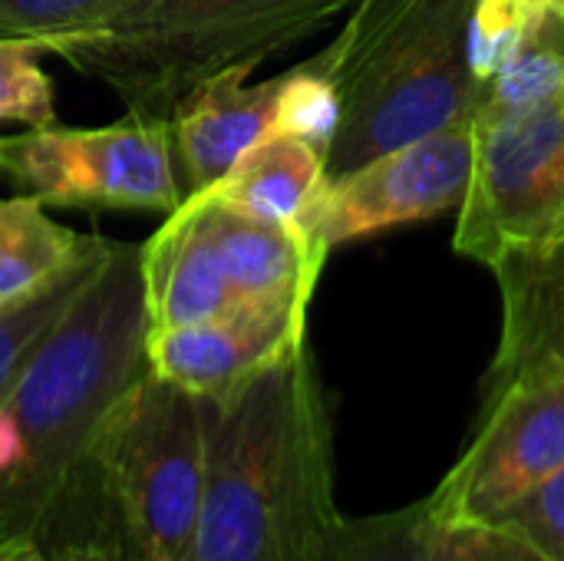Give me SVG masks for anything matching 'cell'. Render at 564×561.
Here are the masks:
<instances>
[{
  "label": "cell",
  "instance_id": "cell-1",
  "mask_svg": "<svg viewBox=\"0 0 564 561\" xmlns=\"http://www.w3.org/2000/svg\"><path fill=\"white\" fill-rule=\"evenodd\" d=\"M149 374V314L139 248L109 255L40 337L0 397L23 436V460L0 479V539L53 546L109 516L99 443L122 400Z\"/></svg>",
  "mask_w": 564,
  "mask_h": 561
},
{
  "label": "cell",
  "instance_id": "cell-2",
  "mask_svg": "<svg viewBox=\"0 0 564 561\" xmlns=\"http://www.w3.org/2000/svg\"><path fill=\"white\" fill-rule=\"evenodd\" d=\"M198 400L205 499L195 561H327L344 516L330 410L307 344Z\"/></svg>",
  "mask_w": 564,
  "mask_h": 561
},
{
  "label": "cell",
  "instance_id": "cell-3",
  "mask_svg": "<svg viewBox=\"0 0 564 561\" xmlns=\"http://www.w3.org/2000/svg\"><path fill=\"white\" fill-rule=\"evenodd\" d=\"M473 7L476 0H354L340 33L314 56L340 103L327 179L476 116Z\"/></svg>",
  "mask_w": 564,
  "mask_h": 561
},
{
  "label": "cell",
  "instance_id": "cell-4",
  "mask_svg": "<svg viewBox=\"0 0 564 561\" xmlns=\"http://www.w3.org/2000/svg\"><path fill=\"white\" fill-rule=\"evenodd\" d=\"M350 7L354 0H119L50 53L109 86L129 112L172 119L212 76L258 69Z\"/></svg>",
  "mask_w": 564,
  "mask_h": 561
},
{
  "label": "cell",
  "instance_id": "cell-5",
  "mask_svg": "<svg viewBox=\"0 0 564 561\" xmlns=\"http://www.w3.org/2000/svg\"><path fill=\"white\" fill-rule=\"evenodd\" d=\"M96 470L106 509L135 561H195L205 499L198 397L149 367L106 427Z\"/></svg>",
  "mask_w": 564,
  "mask_h": 561
},
{
  "label": "cell",
  "instance_id": "cell-6",
  "mask_svg": "<svg viewBox=\"0 0 564 561\" xmlns=\"http://www.w3.org/2000/svg\"><path fill=\"white\" fill-rule=\"evenodd\" d=\"M564 231V89L525 106L476 109L473 172L456 255L499 265Z\"/></svg>",
  "mask_w": 564,
  "mask_h": 561
},
{
  "label": "cell",
  "instance_id": "cell-7",
  "mask_svg": "<svg viewBox=\"0 0 564 561\" xmlns=\"http://www.w3.org/2000/svg\"><path fill=\"white\" fill-rule=\"evenodd\" d=\"M564 470V364H532L482 397L476 430L430 493L443 526H496Z\"/></svg>",
  "mask_w": 564,
  "mask_h": 561
},
{
  "label": "cell",
  "instance_id": "cell-8",
  "mask_svg": "<svg viewBox=\"0 0 564 561\" xmlns=\"http://www.w3.org/2000/svg\"><path fill=\"white\" fill-rule=\"evenodd\" d=\"M172 155V122L135 112L99 129L53 122L0 139V169L43 205L172 212L185 198Z\"/></svg>",
  "mask_w": 564,
  "mask_h": 561
},
{
  "label": "cell",
  "instance_id": "cell-9",
  "mask_svg": "<svg viewBox=\"0 0 564 561\" xmlns=\"http://www.w3.org/2000/svg\"><path fill=\"white\" fill-rule=\"evenodd\" d=\"M473 122L476 116H463L347 175L324 179L301 222L307 241L330 255L337 245L459 208L473 172Z\"/></svg>",
  "mask_w": 564,
  "mask_h": 561
},
{
  "label": "cell",
  "instance_id": "cell-10",
  "mask_svg": "<svg viewBox=\"0 0 564 561\" xmlns=\"http://www.w3.org/2000/svg\"><path fill=\"white\" fill-rule=\"evenodd\" d=\"M307 344V311L241 308L221 321L149 331V367L192 397H218Z\"/></svg>",
  "mask_w": 564,
  "mask_h": 561
},
{
  "label": "cell",
  "instance_id": "cell-11",
  "mask_svg": "<svg viewBox=\"0 0 564 561\" xmlns=\"http://www.w3.org/2000/svg\"><path fill=\"white\" fill-rule=\"evenodd\" d=\"M198 195L235 301L241 308L307 311L327 255L301 228L258 218L225 202L215 188H202Z\"/></svg>",
  "mask_w": 564,
  "mask_h": 561
},
{
  "label": "cell",
  "instance_id": "cell-12",
  "mask_svg": "<svg viewBox=\"0 0 564 561\" xmlns=\"http://www.w3.org/2000/svg\"><path fill=\"white\" fill-rule=\"evenodd\" d=\"M139 268L149 331L221 321L241 311L208 235L198 192H185L165 225L139 248Z\"/></svg>",
  "mask_w": 564,
  "mask_h": 561
},
{
  "label": "cell",
  "instance_id": "cell-13",
  "mask_svg": "<svg viewBox=\"0 0 564 561\" xmlns=\"http://www.w3.org/2000/svg\"><path fill=\"white\" fill-rule=\"evenodd\" d=\"M254 69L235 66L195 93L172 112V145L185 165L188 192H202L228 175V169L274 129L284 73L264 83H245Z\"/></svg>",
  "mask_w": 564,
  "mask_h": 561
},
{
  "label": "cell",
  "instance_id": "cell-14",
  "mask_svg": "<svg viewBox=\"0 0 564 561\" xmlns=\"http://www.w3.org/2000/svg\"><path fill=\"white\" fill-rule=\"evenodd\" d=\"M492 274L502 291V334L482 397L532 364H564V231L506 255Z\"/></svg>",
  "mask_w": 564,
  "mask_h": 561
},
{
  "label": "cell",
  "instance_id": "cell-15",
  "mask_svg": "<svg viewBox=\"0 0 564 561\" xmlns=\"http://www.w3.org/2000/svg\"><path fill=\"white\" fill-rule=\"evenodd\" d=\"M102 241L53 222L36 195L0 198V314L56 288Z\"/></svg>",
  "mask_w": 564,
  "mask_h": 561
},
{
  "label": "cell",
  "instance_id": "cell-16",
  "mask_svg": "<svg viewBox=\"0 0 564 561\" xmlns=\"http://www.w3.org/2000/svg\"><path fill=\"white\" fill-rule=\"evenodd\" d=\"M327 179V152L288 136L268 132L258 139L221 182L208 185L225 202L291 228H301L314 195Z\"/></svg>",
  "mask_w": 564,
  "mask_h": 561
},
{
  "label": "cell",
  "instance_id": "cell-17",
  "mask_svg": "<svg viewBox=\"0 0 564 561\" xmlns=\"http://www.w3.org/2000/svg\"><path fill=\"white\" fill-rule=\"evenodd\" d=\"M564 43V13L545 0H476L469 20V66L482 83L512 63Z\"/></svg>",
  "mask_w": 564,
  "mask_h": 561
},
{
  "label": "cell",
  "instance_id": "cell-18",
  "mask_svg": "<svg viewBox=\"0 0 564 561\" xmlns=\"http://www.w3.org/2000/svg\"><path fill=\"white\" fill-rule=\"evenodd\" d=\"M443 522L436 519L433 499L347 519L330 546L327 561H436Z\"/></svg>",
  "mask_w": 564,
  "mask_h": 561
},
{
  "label": "cell",
  "instance_id": "cell-19",
  "mask_svg": "<svg viewBox=\"0 0 564 561\" xmlns=\"http://www.w3.org/2000/svg\"><path fill=\"white\" fill-rule=\"evenodd\" d=\"M109 255V241H102L73 274H66L56 288H50L46 294H40L36 301H26L23 308L3 311L0 314V397L7 393V387L13 384V377L20 374L23 360L30 357V350L40 344V337L59 321V314L73 304V298L89 284V278L99 271V265Z\"/></svg>",
  "mask_w": 564,
  "mask_h": 561
},
{
  "label": "cell",
  "instance_id": "cell-20",
  "mask_svg": "<svg viewBox=\"0 0 564 561\" xmlns=\"http://www.w3.org/2000/svg\"><path fill=\"white\" fill-rule=\"evenodd\" d=\"M46 46L26 36H0V122L46 129L56 122L53 86L40 66Z\"/></svg>",
  "mask_w": 564,
  "mask_h": 561
},
{
  "label": "cell",
  "instance_id": "cell-21",
  "mask_svg": "<svg viewBox=\"0 0 564 561\" xmlns=\"http://www.w3.org/2000/svg\"><path fill=\"white\" fill-rule=\"evenodd\" d=\"M337 119H340V103H337L334 83L317 66V60H307L284 73L271 132L297 136L327 152L337 132Z\"/></svg>",
  "mask_w": 564,
  "mask_h": 561
},
{
  "label": "cell",
  "instance_id": "cell-22",
  "mask_svg": "<svg viewBox=\"0 0 564 561\" xmlns=\"http://www.w3.org/2000/svg\"><path fill=\"white\" fill-rule=\"evenodd\" d=\"M492 529L535 561H564V470L525 493Z\"/></svg>",
  "mask_w": 564,
  "mask_h": 561
},
{
  "label": "cell",
  "instance_id": "cell-23",
  "mask_svg": "<svg viewBox=\"0 0 564 561\" xmlns=\"http://www.w3.org/2000/svg\"><path fill=\"white\" fill-rule=\"evenodd\" d=\"M119 0H0V36H26L50 46L106 17Z\"/></svg>",
  "mask_w": 564,
  "mask_h": 561
},
{
  "label": "cell",
  "instance_id": "cell-24",
  "mask_svg": "<svg viewBox=\"0 0 564 561\" xmlns=\"http://www.w3.org/2000/svg\"><path fill=\"white\" fill-rule=\"evenodd\" d=\"M436 561H535L492 526H443Z\"/></svg>",
  "mask_w": 564,
  "mask_h": 561
},
{
  "label": "cell",
  "instance_id": "cell-25",
  "mask_svg": "<svg viewBox=\"0 0 564 561\" xmlns=\"http://www.w3.org/2000/svg\"><path fill=\"white\" fill-rule=\"evenodd\" d=\"M46 552L50 561H135L112 516L46 546Z\"/></svg>",
  "mask_w": 564,
  "mask_h": 561
},
{
  "label": "cell",
  "instance_id": "cell-26",
  "mask_svg": "<svg viewBox=\"0 0 564 561\" xmlns=\"http://www.w3.org/2000/svg\"><path fill=\"white\" fill-rule=\"evenodd\" d=\"M20 460H23V436H20L13 413L0 400V479L7 473H13L20 466Z\"/></svg>",
  "mask_w": 564,
  "mask_h": 561
},
{
  "label": "cell",
  "instance_id": "cell-27",
  "mask_svg": "<svg viewBox=\"0 0 564 561\" xmlns=\"http://www.w3.org/2000/svg\"><path fill=\"white\" fill-rule=\"evenodd\" d=\"M0 561H50V552L36 539L10 536V539H0Z\"/></svg>",
  "mask_w": 564,
  "mask_h": 561
},
{
  "label": "cell",
  "instance_id": "cell-28",
  "mask_svg": "<svg viewBox=\"0 0 564 561\" xmlns=\"http://www.w3.org/2000/svg\"><path fill=\"white\" fill-rule=\"evenodd\" d=\"M545 3H552V7H555L558 13H564V0H545Z\"/></svg>",
  "mask_w": 564,
  "mask_h": 561
}]
</instances>
